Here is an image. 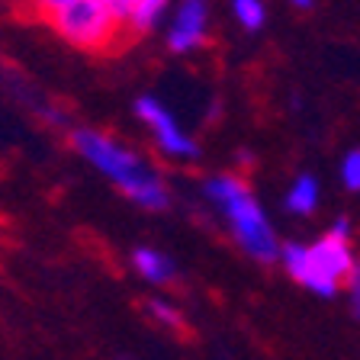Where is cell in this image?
<instances>
[{
	"instance_id": "11",
	"label": "cell",
	"mask_w": 360,
	"mask_h": 360,
	"mask_svg": "<svg viewBox=\"0 0 360 360\" xmlns=\"http://www.w3.org/2000/svg\"><path fill=\"white\" fill-rule=\"evenodd\" d=\"M148 315L155 319L158 325H165V328H171V331H177V328H184V315H180V309L177 306H171L167 300H148Z\"/></svg>"
},
{
	"instance_id": "14",
	"label": "cell",
	"mask_w": 360,
	"mask_h": 360,
	"mask_svg": "<svg viewBox=\"0 0 360 360\" xmlns=\"http://www.w3.org/2000/svg\"><path fill=\"white\" fill-rule=\"evenodd\" d=\"M347 290H351V309L360 319V264H354V270L347 274Z\"/></svg>"
},
{
	"instance_id": "16",
	"label": "cell",
	"mask_w": 360,
	"mask_h": 360,
	"mask_svg": "<svg viewBox=\"0 0 360 360\" xmlns=\"http://www.w3.org/2000/svg\"><path fill=\"white\" fill-rule=\"evenodd\" d=\"M328 232H331V235H338V238H351V222H347V219L341 216V219H335V222H331Z\"/></svg>"
},
{
	"instance_id": "7",
	"label": "cell",
	"mask_w": 360,
	"mask_h": 360,
	"mask_svg": "<svg viewBox=\"0 0 360 360\" xmlns=\"http://www.w3.org/2000/svg\"><path fill=\"white\" fill-rule=\"evenodd\" d=\"M132 267H135L139 277L148 280V283H155V286H165L177 277L174 261L167 255H161V251H155V248H135L132 251Z\"/></svg>"
},
{
	"instance_id": "6",
	"label": "cell",
	"mask_w": 360,
	"mask_h": 360,
	"mask_svg": "<svg viewBox=\"0 0 360 360\" xmlns=\"http://www.w3.org/2000/svg\"><path fill=\"white\" fill-rule=\"evenodd\" d=\"M206 26H210L206 0H184L171 20V30H167V49L177 55L196 52L206 42Z\"/></svg>"
},
{
	"instance_id": "1",
	"label": "cell",
	"mask_w": 360,
	"mask_h": 360,
	"mask_svg": "<svg viewBox=\"0 0 360 360\" xmlns=\"http://www.w3.org/2000/svg\"><path fill=\"white\" fill-rule=\"evenodd\" d=\"M71 148L94 171H100L106 180H112L135 206H142L148 212L167 210V202H171L167 184L161 180V174L145 165V158L139 151L126 148L112 135L97 132V129H75L71 132Z\"/></svg>"
},
{
	"instance_id": "10",
	"label": "cell",
	"mask_w": 360,
	"mask_h": 360,
	"mask_svg": "<svg viewBox=\"0 0 360 360\" xmlns=\"http://www.w3.org/2000/svg\"><path fill=\"white\" fill-rule=\"evenodd\" d=\"M232 13L248 32H257L264 22H267V7H264V0H232Z\"/></svg>"
},
{
	"instance_id": "18",
	"label": "cell",
	"mask_w": 360,
	"mask_h": 360,
	"mask_svg": "<svg viewBox=\"0 0 360 360\" xmlns=\"http://www.w3.org/2000/svg\"><path fill=\"white\" fill-rule=\"evenodd\" d=\"M290 4H292V7H296V10H312V4H315V0H290Z\"/></svg>"
},
{
	"instance_id": "15",
	"label": "cell",
	"mask_w": 360,
	"mask_h": 360,
	"mask_svg": "<svg viewBox=\"0 0 360 360\" xmlns=\"http://www.w3.org/2000/svg\"><path fill=\"white\" fill-rule=\"evenodd\" d=\"M103 4H106V7H110L116 16H120V22L126 26V16H129V10H132L135 0H103Z\"/></svg>"
},
{
	"instance_id": "17",
	"label": "cell",
	"mask_w": 360,
	"mask_h": 360,
	"mask_svg": "<svg viewBox=\"0 0 360 360\" xmlns=\"http://www.w3.org/2000/svg\"><path fill=\"white\" fill-rule=\"evenodd\" d=\"M238 165H245V167H248V165H255V155H251L248 148H241V151H238Z\"/></svg>"
},
{
	"instance_id": "13",
	"label": "cell",
	"mask_w": 360,
	"mask_h": 360,
	"mask_svg": "<svg viewBox=\"0 0 360 360\" xmlns=\"http://www.w3.org/2000/svg\"><path fill=\"white\" fill-rule=\"evenodd\" d=\"M30 4V10L39 16V20H49L52 13H58L61 7H68L71 0H26Z\"/></svg>"
},
{
	"instance_id": "5",
	"label": "cell",
	"mask_w": 360,
	"mask_h": 360,
	"mask_svg": "<svg viewBox=\"0 0 360 360\" xmlns=\"http://www.w3.org/2000/svg\"><path fill=\"white\" fill-rule=\"evenodd\" d=\"M135 116L145 122V129L151 132L155 145L165 151L167 158H180V161H190V158L200 155V145L190 139L184 129L177 126L174 112L167 110L158 97H139L135 100Z\"/></svg>"
},
{
	"instance_id": "4",
	"label": "cell",
	"mask_w": 360,
	"mask_h": 360,
	"mask_svg": "<svg viewBox=\"0 0 360 360\" xmlns=\"http://www.w3.org/2000/svg\"><path fill=\"white\" fill-rule=\"evenodd\" d=\"M45 22L81 52H110L126 30L103 0H71Z\"/></svg>"
},
{
	"instance_id": "9",
	"label": "cell",
	"mask_w": 360,
	"mask_h": 360,
	"mask_svg": "<svg viewBox=\"0 0 360 360\" xmlns=\"http://www.w3.org/2000/svg\"><path fill=\"white\" fill-rule=\"evenodd\" d=\"M167 7H171V0H135L132 10H129V16H126V30L151 32L158 26V20L165 16Z\"/></svg>"
},
{
	"instance_id": "8",
	"label": "cell",
	"mask_w": 360,
	"mask_h": 360,
	"mask_svg": "<svg viewBox=\"0 0 360 360\" xmlns=\"http://www.w3.org/2000/svg\"><path fill=\"white\" fill-rule=\"evenodd\" d=\"M315 206H319V180L312 174H302L286 193V210L296 216H309V212H315Z\"/></svg>"
},
{
	"instance_id": "2",
	"label": "cell",
	"mask_w": 360,
	"mask_h": 360,
	"mask_svg": "<svg viewBox=\"0 0 360 360\" xmlns=\"http://www.w3.org/2000/svg\"><path fill=\"white\" fill-rule=\"evenodd\" d=\"M206 196L222 210V219L229 225L232 238L241 245L245 255H251L255 261L270 264L280 257V241L270 219L264 216L261 202L255 200V193L248 190V184L232 174H219V177L206 180Z\"/></svg>"
},
{
	"instance_id": "12",
	"label": "cell",
	"mask_w": 360,
	"mask_h": 360,
	"mask_svg": "<svg viewBox=\"0 0 360 360\" xmlns=\"http://www.w3.org/2000/svg\"><path fill=\"white\" fill-rule=\"evenodd\" d=\"M341 180H345V187L354 190V193L360 190V148L347 151V158L341 161Z\"/></svg>"
},
{
	"instance_id": "3",
	"label": "cell",
	"mask_w": 360,
	"mask_h": 360,
	"mask_svg": "<svg viewBox=\"0 0 360 360\" xmlns=\"http://www.w3.org/2000/svg\"><path fill=\"white\" fill-rule=\"evenodd\" d=\"M280 261H283L286 274L315 296H335L338 283L347 280L354 270V251L347 238L338 235H325L315 245H286L280 248Z\"/></svg>"
}]
</instances>
